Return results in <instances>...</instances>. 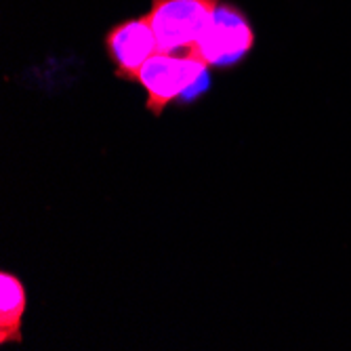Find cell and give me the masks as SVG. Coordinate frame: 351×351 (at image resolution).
Segmentation results:
<instances>
[{
  "label": "cell",
  "instance_id": "1",
  "mask_svg": "<svg viewBox=\"0 0 351 351\" xmlns=\"http://www.w3.org/2000/svg\"><path fill=\"white\" fill-rule=\"evenodd\" d=\"M208 70L191 51H183V55L154 53L139 72V84L147 93L145 108L158 118L175 101L200 97L210 84Z\"/></svg>",
  "mask_w": 351,
  "mask_h": 351
},
{
  "label": "cell",
  "instance_id": "2",
  "mask_svg": "<svg viewBox=\"0 0 351 351\" xmlns=\"http://www.w3.org/2000/svg\"><path fill=\"white\" fill-rule=\"evenodd\" d=\"M254 29L246 13L230 3H219L198 43L187 49L208 68H232L252 51Z\"/></svg>",
  "mask_w": 351,
  "mask_h": 351
},
{
  "label": "cell",
  "instance_id": "3",
  "mask_svg": "<svg viewBox=\"0 0 351 351\" xmlns=\"http://www.w3.org/2000/svg\"><path fill=\"white\" fill-rule=\"evenodd\" d=\"M221 0H152L147 17L152 21L158 53L191 49Z\"/></svg>",
  "mask_w": 351,
  "mask_h": 351
},
{
  "label": "cell",
  "instance_id": "4",
  "mask_svg": "<svg viewBox=\"0 0 351 351\" xmlns=\"http://www.w3.org/2000/svg\"><path fill=\"white\" fill-rule=\"evenodd\" d=\"M106 51L114 63V74L126 82H139L143 63L158 53L152 21L145 15L124 19L110 27L106 34Z\"/></svg>",
  "mask_w": 351,
  "mask_h": 351
},
{
  "label": "cell",
  "instance_id": "5",
  "mask_svg": "<svg viewBox=\"0 0 351 351\" xmlns=\"http://www.w3.org/2000/svg\"><path fill=\"white\" fill-rule=\"evenodd\" d=\"M27 307V293L23 282L9 271L0 274V345L21 343L23 313Z\"/></svg>",
  "mask_w": 351,
  "mask_h": 351
}]
</instances>
